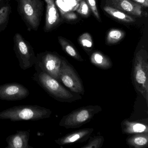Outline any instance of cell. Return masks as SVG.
I'll return each mask as SVG.
<instances>
[{"label":"cell","mask_w":148,"mask_h":148,"mask_svg":"<svg viewBox=\"0 0 148 148\" xmlns=\"http://www.w3.org/2000/svg\"><path fill=\"white\" fill-rule=\"evenodd\" d=\"M36 71L33 76V79L55 100L63 103H71L82 99L80 94L73 93L67 90L60 82L49 74L42 71Z\"/></svg>","instance_id":"cell-1"},{"label":"cell","mask_w":148,"mask_h":148,"mask_svg":"<svg viewBox=\"0 0 148 148\" xmlns=\"http://www.w3.org/2000/svg\"><path fill=\"white\" fill-rule=\"evenodd\" d=\"M132 84L136 92L148 103V53L142 48L135 53L132 71Z\"/></svg>","instance_id":"cell-2"},{"label":"cell","mask_w":148,"mask_h":148,"mask_svg":"<svg viewBox=\"0 0 148 148\" xmlns=\"http://www.w3.org/2000/svg\"><path fill=\"white\" fill-rule=\"evenodd\" d=\"M52 111L50 109L38 105H21L4 110L0 112V119L13 122L37 121L50 117Z\"/></svg>","instance_id":"cell-3"},{"label":"cell","mask_w":148,"mask_h":148,"mask_svg":"<svg viewBox=\"0 0 148 148\" xmlns=\"http://www.w3.org/2000/svg\"><path fill=\"white\" fill-rule=\"evenodd\" d=\"M18 12L29 31H38L44 10L42 0H16Z\"/></svg>","instance_id":"cell-4"},{"label":"cell","mask_w":148,"mask_h":148,"mask_svg":"<svg viewBox=\"0 0 148 148\" xmlns=\"http://www.w3.org/2000/svg\"><path fill=\"white\" fill-rule=\"evenodd\" d=\"M99 106H87L76 109L64 116L60 126L66 129H75L90 122L96 114L102 111Z\"/></svg>","instance_id":"cell-5"},{"label":"cell","mask_w":148,"mask_h":148,"mask_svg":"<svg viewBox=\"0 0 148 148\" xmlns=\"http://www.w3.org/2000/svg\"><path fill=\"white\" fill-rule=\"evenodd\" d=\"M63 57L54 52L46 51L36 55V71H40L49 74L60 82L59 74L62 66Z\"/></svg>","instance_id":"cell-6"},{"label":"cell","mask_w":148,"mask_h":148,"mask_svg":"<svg viewBox=\"0 0 148 148\" xmlns=\"http://www.w3.org/2000/svg\"><path fill=\"white\" fill-rule=\"evenodd\" d=\"M14 50L18 60L21 68L23 70L33 66L36 59L34 50L30 43L19 33L14 37Z\"/></svg>","instance_id":"cell-7"},{"label":"cell","mask_w":148,"mask_h":148,"mask_svg":"<svg viewBox=\"0 0 148 148\" xmlns=\"http://www.w3.org/2000/svg\"><path fill=\"white\" fill-rule=\"evenodd\" d=\"M59 77L60 82L71 92L84 95L85 90L83 81L73 66L64 58L62 60Z\"/></svg>","instance_id":"cell-8"},{"label":"cell","mask_w":148,"mask_h":148,"mask_svg":"<svg viewBox=\"0 0 148 148\" xmlns=\"http://www.w3.org/2000/svg\"><path fill=\"white\" fill-rule=\"evenodd\" d=\"M29 90L21 84L11 83L0 85V99L6 101H17L29 96Z\"/></svg>","instance_id":"cell-9"},{"label":"cell","mask_w":148,"mask_h":148,"mask_svg":"<svg viewBox=\"0 0 148 148\" xmlns=\"http://www.w3.org/2000/svg\"><path fill=\"white\" fill-rule=\"evenodd\" d=\"M93 128L81 129L67 134L55 140L60 145H64L74 143H83L88 140L93 132Z\"/></svg>","instance_id":"cell-10"},{"label":"cell","mask_w":148,"mask_h":148,"mask_svg":"<svg viewBox=\"0 0 148 148\" xmlns=\"http://www.w3.org/2000/svg\"><path fill=\"white\" fill-rule=\"evenodd\" d=\"M108 6L134 16L141 17L142 6L131 0H107Z\"/></svg>","instance_id":"cell-11"},{"label":"cell","mask_w":148,"mask_h":148,"mask_svg":"<svg viewBox=\"0 0 148 148\" xmlns=\"http://www.w3.org/2000/svg\"><path fill=\"white\" fill-rule=\"evenodd\" d=\"M46 3V13L44 31L50 32L58 26L60 21L54 0H45Z\"/></svg>","instance_id":"cell-12"},{"label":"cell","mask_w":148,"mask_h":148,"mask_svg":"<svg viewBox=\"0 0 148 148\" xmlns=\"http://www.w3.org/2000/svg\"><path fill=\"white\" fill-rule=\"evenodd\" d=\"M30 136L29 130L17 131L7 138L8 146L5 148H33L29 145Z\"/></svg>","instance_id":"cell-13"},{"label":"cell","mask_w":148,"mask_h":148,"mask_svg":"<svg viewBox=\"0 0 148 148\" xmlns=\"http://www.w3.org/2000/svg\"><path fill=\"white\" fill-rule=\"evenodd\" d=\"M122 133L132 135L139 133H148L147 122L143 121H131L129 119L123 120L121 124Z\"/></svg>","instance_id":"cell-14"},{"label":"cell","mask_w":148,"mask_h":148,"mask_svg":"<svg viewBox=\"0 0 148 148\" xmlns=\"http://www.w3.org/2000/svg\"><path fill=\"white\" fill-rule=\"evenodd\" d=\"M90 60L93 65L102 70H108L112 66L110 58L99 51L93 52L91 55Z\"/></svg>","instance_id":"cell-15"},{"label":"cell","mask_w":148,"mask_h":148,"mask_svg":"<svg viewBox=\"0 0 148 148\" xmlns=\"http://www.w3.org/2000/svg\"><path fill=\"white\" fill-rule=\"evenodd\" d=\"M126 143L130 148H147L148 146V133L132 134L126 138Z\"/></svg>","instance_id":"cell-16"},{"label":"cell","mask_w":148,"mask_h":148,"mask_svg":"<svg viewBox=\"0 0 148 148\" xmlns=\"http://www.w3.org/2000/svg\"><path fill=\"white\" fill-rule=\"evenodd\" d=\"M103 10L106 12L107 13L113 18L116 19L120 22L131 23H133L136 21L135 18L129 14L112 7L108 5L104 7Z\"/></svg>","instance_id":"cell-17"},{"label":"cell","mask_w":148,"mask_h":148,"mask_svg":"<svg viewBox=\"0 0 148 148\" xmlns=\"http://www.w3.org/2000/svg\"><path fill=\"white\" fill-rule=\"evenodd\" d=\"M58 40L63 51L70 57L72 58L77 61L83 62L84 60L80 56L79 53L76 48L70 42H68L65 38L59 36L58 37Z\"/></svg>","instance_id":"cell-18"},{"label":"cell","mask_w":148,"mask_h":148,"mask_svg":"<svg viewBox=\"0 0 148 148\" xmlns=\"http://www.w3.org/2000/svg\"><path fill=\"white\" fill-rule=\"evenodd\" d=\"M11 12H12V7L8 2L1 5H0V32L4 31L7 27Z\"/></svg>","instance_id":"cell-19"},{"label":"cell","mask_w":148,"mask_h":148,"mask_svg":"<svg viewBox=\"0 0 148 148\" xmlns=\"http://www.w3.org/2000/svg\"><path fill=\"white\" fill-rule=\"evenodd\" d=\"M125 36V32L119 29H111L106 37V43L107 45H115L121 41Z\"/></svg>","instance_id":"cell-20"},{"label":"cell","mask_w":148,"mask_h":148,"mask_svg":"<svg viewBox=\"0 0 148 148\" xmlns=\"http://www.w3.org/2000/svg\"><path fill=\"white\" fill-rule=\"evenodd\" d=\"M78 41L86 51L87 53L91 51L93 48V43L92 38L90 34H83L78 38Z\"/></svg>","instance_id":"cell-21"},{"label":"cell","mask_w":148,"mask_h":148,"mask_svg":"<svg viewBox=\"0 0 148 148\" xmlns=\"http://www.w3.org/2000/svg\"><path fill=\"white\" fill-rule=\"evenodd\" d=\"M104 138L103 136H94L90 138L88 143L81 148H100L103 146Z\"/></svg>","instance_id":"cell-22"},{"label":"cell","mask_w":148,"mask_h":148,"mask_svg":"<svg viewBox=\"0 0 148 148\" xmlns=\"http://www.w3.org/2000/svg\"><path fill=\"white\" fill-rule=\"evenodd\" d=\"M77 12L84 17H87L89 15L90 13V8L85 0H82L81 1Z\"/></svg>","instance_id":"cell-23"},{"label":"cell","mask_w":148,"mask_h":148,"mask_svg":"<svg viewBox=\"0 0 148 148\" xmlns=\"http://www.w3.org/2000/svg\"><path fill=\"white\" fill-rule=\"evenodd\" d=\"M86 1L88 4L90 9L91 10L95 18L99 22H101V18L97 8L96 0H86Z\"/></svg>","instance_id":"cell-24"},{"label":"cell","mask_w":148,"mask_h":148,"mask_svg":"<svg viewBox=\"0 0 148 148\" xmlns=\"http://www.w3.org/2000/svg\"><path fill=\"white\" fill-rule=\"evenodd\" d=\"M61 14L64 18L67 20H74L77 18V15L73 12H62Z\"/></svg>","instance_id":"cell-25"},{"label":"cell","mask_w":148,"mask_h":148,"mask_svg":"<svg viewBox=\"0 0 148 148\" xmlns=\"http://www.w3.org/2000/svg\"><path fill=\"white\" fill-rule=\"evenodd\" d=\"M131 1L141 5L142 6L148 8V0H131Z\"/></svg>","instance_id":"cell-26"},{"label":"cell","mask_w":148,"mask_h":148,"mask_svg":"<svg viewBox=\"0 0 148 148\" xmlns=\"http://www.w3.org/2000/svg\"><path fill=\"white\" fill-rule=\"evenodd\" d=\"M9 1V0H0V4L1 5L4 3H8Z\"/></svg>","instance_id":"cell-27"}]
</instances>
